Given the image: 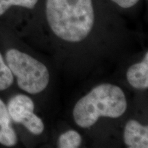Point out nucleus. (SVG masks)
<instances>
[{
    "mask_svg": "<svg viewBox=\"0 0 148 148\" xmlns=\"http://www.w3.org/2000/svg\"><path fill=\"white\" fill-rule=\"evenodd\" d=\"M123 140L130 148L148 147V127L136 120H130L125 125Z\"/></svg>",
    "mask_w": 148,
    "mask_h": 148,
    "instance_id": "obj_4",
    "label": "nucleus"
},
{
    "mask_svg": "<svg viewBox=\"0 0 148 148\" xmlns=\"http://www.w3.org/2000/svg\"><path fill=\"white\" fill-rule=\"evenodd\" d=\"M17 136L11 123L7 107L0 99V143L8 147L15 145Z\"/></svg>",
    "mask_w": 148,
    "mask_h": 148,
    "instance_id": "obj_7",
    "label": "nucleus"
},
{
    "mask_svg": "<svg viewBox=\"0 0 148 148\" xmlns=\"http://www.w3.org/2000/svg\"><path fill=\"white\" fill-rule=\"evenodd\" d=\"M14 81L13 74L8 64L5 63L2 56L0 53V90L8 88Z\"/></svg>",
    "mask_w": 148,
    "mask_h": 148,
    "instance_id": "obj_10",
    "label": "nucleus"
},
{
    "mask_svg": "<svg viewBox=\"0 0 148 148\" xmlns=\"http://www.w3.org/2000/svg\"><path fill=\"white\" fill-rule=\"evenodd\" d=\"M7 110L11 119L16 123H21L23 119L34 112V103L28 96L18 94L9 100Z\"/></svg>",
    "mask_w": 148,
    "mask_h": 148,
    "instance_id": "obj_5",
    "label": "nucleus"
},
{
    "mask_svg": "<svg viewBox=\"0 0 148 148\" xmlns=\"http://www.w3.org/2000/svg\"><path fill=\"white\" fill-rule=\"evenodd\" d=\"M127 79L132 87L136 89L148 88V53L142 62L133 64L127 71Z\"/></svg>",
    "mask_w": 148,
    "mask_h": 148,
    "instance_id": "obj_6",
    "label": "nucleus"
},
{
    "mask_svg": "<svg viewBox=\"0 0 148 148\" xmlns=\"http://www.w3.org/2000/svg\"><path fill=\"white\" fill-rule=\"evenodd\" d=\"M21 124L23 125L29 132L34 135H39L44 130V124L42 120L34 112L23 119Z\"/></svg>",
    "mask_w": 148,
    "mask_h": 148,
    "instance_id": "obj_11",
    "label": "nucleus"
},
{
    "mask_svg": "<svg viewBox=\"0 0 148 148\" xmlns=\"http://www.w3.org/2000/svg\"><path fill=\"white\" fill-rule=\"evenodd\" d=\"M126 108V98L121 88L113 84H103L77 101L73 115L79 127L86 128L95 124L101 116L119 117Z\"/></svg>",
    "mask_w": 148,
    "mask_h": 148,
    "instance_id": "obj_2",
    "label": "nucleus"
},
{
    "mask_svg": "<svg viewBox=\"0 0 148 148\" xmlns=\"http://www.w3.org/2000/svg\"><path fill=\"white\" fill-rule=\"evenodd\" d=\"M38 1V0H0V16L3 15L12 6L33 9Z\"/></svg>",
    "mask_w": 148,
    "mask_h": 148,
    "instance_id": "obj_9",
    "label": "nucleus"
},
{
    "mask_svg": "<svg viewBox=\"0 0 148 148\" xmlns=\"http://www.w3.org/2000/svg\"><path fill=\"white\" fill-rule=\"evenodd\" d=\"M122 8H130L134 6L140 0H110Z\"/></svg>",
    "mask_w": 148,
    "mask_h": 148,
    "instance_id": "obj_12",
    "label": "nucleus"
},
{
    "mask_svg": "<svg viewBox=\"0 0 148 148\" xmlns=\"http://www.w3.org/2000/svg\"><path fill=\"white\" fill-rule=\"evenodd\" d=\"M45 15L52 32L71 42L85 39L95 20L92 0H46Z\"/></svg>",
    "mask_w": 148,
    "mask_h": 148,
    "instance_id": "obj_1",
    "label": "nucleus"
},
{
    "mask_svg": "<svg viewBox=\"0 0 148 148\" xmlns=\"http://www.w3.org/2000/svg\"><path fill=\"white\" fill-rule=\"evenodd\" d=\"M11 72L16 77L18 87L30 94H37L47 87L49 74L47 67L27 53L16 49L5 53Z\"/></svg>",
    "mask_w": 148,
    "mask_h": 148,
    "instance_id": "obj_3",
    "label": "nucleus"
},
{
    "mask_svg": "<svg viewBox=\"0 0 148 148\" xmlns=\"http://www.w3.org/2000/svg\"><path fill=\"white\" fill-rule=\"evenodd\" d=\"M82 138L75 130H68L59 136L58 146L60 148H77L79 147Z\"/></svg>",
    "mask_w": 148,
    "mask_h": 148,
    "instance_id": "obj_8",
    "label": "nucleus"
}]
</instances>
